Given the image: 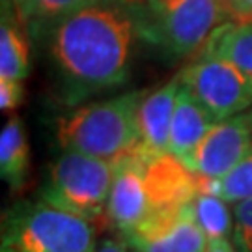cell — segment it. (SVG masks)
Here are the masks:
<instances>
[{
  "label": "cell",
  "instance_id": "ba28073f",
  "mask_svg": "<svg viewBox=\"0 0 252 252\" xmlns=\"http://www.w3.org/2000/svg\"><path fill=\"white\" fill-rule=\"evenodd\" d=\"M251 146L252 127L249 112L217 122L200 142L190 172L207 180L222 178L243 159Z\"/></svg>",
  "mask_w": 252,
  "mask_h": 252
},
{
  "label": "cell",
  "instance_id": "7a4b0ae2",
  "mask_svg": "<svg viewBox=\"0 0 252 252\" xmlns=\"http://www.w3.org/2000/svg\"><path fill=\"white\" fill-rule=\"evenodd\" d=\"M142 92H129L73 110L56 124V138L63 150L116 162L135 153L140 142L138 107Z\"/></svg>",
  "mask_w": 252,
  "mask_h": 252
},
{
  "label": "cell",
  "instance_id": "8fae6325",
  "mask_svg": "<svg viewBox=\"0 0 252 252\" xmlns=\"http://www.w3.org/2000/svg\"><path fill=\"white\" fill-rule=\"evenodd\" d=\"M180 88L181 81L178 75L140 101L138 107L140 142L136 146L135 155L142 159H155L170 153V126Z\"/></svg>",
  "mask_w": 252,
  "mask_h": 252
},
{
  "label": "cell",
  "instance_id": "9c48e42d",
  "mask_svg": "<svg viewBox=\"0 0 252 252\" xmlns=\"http://www.w3.org/2000/svg\"><path fill=\"white\" fill-rule=\"evenodd\" d=\"M150 215L146 194L144 161L131 153L114 162V181L108 196V222L126 235Z\"/></svg>",
  "mask_w": 252,
  "mask_h": 252
},
{
  "label": "cell",
  "instance_id": "277c9868",
  "mask_svg": "<svg viewBox=\"0 0 252 252\" xmlns=\"http://www.w3.org/2000/svg\"><path fill=\"white\" fill-rule=\"evenodd\" d=\"M114 181V162L65 150L49 170L41 196L92 224L108 220L107 206Z\"/></svg>",
  "mask_w": 252,
  "mask_h": 252
},
{
  "label": "cell",
  "instance_id": "5b68a950",
  "mask_svg": "<svg viewBox=\"0 0 252 252\" xmlns=\"http://www.w3.org/2000/svg\"><path fill=\"white\" fill-rule=\"evenodd\" d=\"M180 81L206 105L217 122L252 107V81L234 63L213 54H202L180 73Z\"/></svg>",
  "mask_w": 252,
  "mask_h": 252
},
{
  "label": "cell",
  "instance_id": "ffe728a7",
  "mask_svg": "<svg viewBox=\"0 0 252 252\" xmlns=\"http://www.w3.org/2000/svg\"><path fill=\"white\" fill-rule=\"evenodd\" d=\"M23 84L21 81H6L0 79V108L4 112L17 108L23 103Z\"/></svg>",
  "mask_w": 252,
  "mask_h": 252
},
{
  "label": "cell",
  "instance_id": "3957f363",
  "mask_svg": "<svg viewBox=\"0 0 252 252\" xmlns=\"http://www.w3.org/2000/svg\"><path fill=\"white\" fill-rule=\"evenodd\" d=\"M95 226L47 202L13 209L2 230V252H95Z\"/></svg>",
  "mask_w": 252,
  "mask_h": 252
},
{
  "label": "cell",
  "instance_id": "7402d4cb",
  "mask_svg": "<svg viewBox=\"0 0 252 252\" xmlns=\"http://www.w3.org/2000/svg\"><path fill=\"white\" fill-rule=\"evenodd\" d=\"M206 252H237V249L226 237H220V239H209Z\"/></svg>",
  "mask_w": 252,
  "mask_h": 252
},
{
  "label": "cell",
  "instance_id": "44dd1931",
  "mask_svg": "<svg viewBox=\"0 0 252 252\" xmlns=\"http://www.w3.org/2000/svg\"><path fill=\"white\" fill-rule=\"evenodd\" d=\"M95 252H127V243L122 239H105L95 247Z\"/></svg>",
  "mask_w": 252,
  "mask_h": 252
},
{
  "label": "cell",
  "instance_id": "7c38bea8",
  "mask_svg": "<svg viewBox=\"0 0 252 252\" xmlns=\"http://www.w3.org/2000/svg\"><path fill=\"white\" fill-rule=\"evenodd\" d=\"M215 124L217 118L207 110L206 105L181 84L170 126V155L190 170L200 142Z\"/></svg>",
  "mask_w": 252,
  "mask_h": 252
},
{
  "label": "cell",
  "instance_id": "e0dca14e",
  "mask_svg": "<svg viewBox=\"0 0 252 252\" xmlns=\"http://www.w3.org/2000/svg\"><path fill=\"white\" fill-rule=\"evenodd\" d=\"M194 213L207 241L228 237L232 230V215L226 206V200L211 192H198V196L194 198Z\"/></svg>",
  "mask_w": 252,
  "mask_h": 252
},
{
  "label": "cell",
  "instance_id": "603a6c76",
  "mask_svg": "<svg viewBox=\"0 0 252 252\" xmlns=\"http://www.w3.org/2000/svg\"><path fill=\"white\" fill-rule=\"evenodd\" d=\"M239 15H252V0H226Z\"/></svg>",
  "mask_w": 252,
  "mask_h": 252
},
{
  "label": "cell",
  "instance_id": "4fadbf2b",
  "mask_svg": "<svg viewBox=\"0 0 252 252\" xmlns=\"http://www.w3.org/2000/svg\"><path fill=\"white\" fill-rule=\"evenodd\" d=\"M204 53L234 63L252 81V21L219 25L207 39Z\"/></svg>",
  "mask_w": 252,
  "mask_h": 252
},
{
  "label": "cell",
  "instance_id": "8992f818",
  "mask_svg": "<svg viewBox=\"0 0 252 252\" xmlns=\"http://www.w3.org/2000/svg\"><path fill=\"white\" fill-rule=\"evenodd\" d=\"M155 36L176 56L198 49L222 19L220 0H148Z\"/></svg>",
  "mask_w": 252,
  "mask_h": 252
},
{
  "label": "cell",
  "instance_id": "2e32d148",
  "mask_svg": "<svg viewBox=\"0 0 252 252\" xmlns=\"http://www.w3.org/2000/svg\"><path fill=\"white\" fill-rule=\"evenodd\" d=\"M198 183L200 192H211L226 202L239 204L245 200H252V146L243 159L222 178L207 180L198 176Z\"/></svg>",
  "mask_w": 252,
  "mask_h": 252
},
{
  "label": "cell",
  "instance_id": "d6986e66",
  "mask_svg": "<svg viewBox=\"0 0 252 252\" xmlns=\"http://www.w3.org/2000/svg\"><path fill=\"white\" fill-rule=\"evenodd\" d=\"M234 245L239 252H252V200L234 207Z\"/></svg>",
  "mask_w": 252,
  "mask_h": 252
},
{
  "label": "cell",
  "instance_id": "6da1fadb",
  "mask_svg": "<svg viewBox=\"0 0 252 252\" xmlns=\"http://www.w3.org/2000/svg\"><path fill=\"white\" fill-rule=\"evenodd\" d=\"M133 39V19L112 2L58 21L51 51L71 88L73 99L124 84L129 77Z\"/></svg>",
  "mask_w": 252,
  "mask_h": 252
},
{
  "label": "cell",
  "instance_id": "52a82bcc",
  "mask_svg": "<svg viewBox=\"0 0 252 252\" xmlns=\"http://www.w3.org/2000/svg\"><path fill=\"white\" fill-rule=\"evenodd\" d=\"M122 237L136 252L207 251V237L196 220L194 202L146 217L133 232Z\"/></svg>",
  "mask_w": 252,
  "mask_h": 252
},
{
  "label": "cell",
  "instance_id": "9a60e30c",
  "mask_svg": "<svg viewBox=\"0 0 252 252\" xmlns=\"http://www.w3.org/2000/svg\"><path fill=\"white\" fill-rule=\"evenodd\" d=\"M30 71L28 45L13 21L2 15L0 25V79L25 81Z\"/></svg>",
  "mask_w": 252,
  "mask_h": 252
},
{
  "label": "cell",
  "instance_id": "5bb4252c",
  "mask_svg": "<svg viewBox=\"0 0 252 252\" xmlns=\"http://www.w3.org/2000/svg\"><path fill=\"white\" fill-rule=\"evenodd\" d=\"M30 148L25 126L19 118H11L0 135V174L11 189H21L28 178Z\"/></svg>",
  "mask_w": 252,
  "mask_h": 252
},
{
  "label": "cell",
  "instance_id": "30bf717a",
  "mask_svg": "<svg viewBox=\"0 0 252 252\" xmlns=\"http://www.w3.org/2000/svg\"><path fill=\"white\" fill-rule=\"evenodd\" d=\"M142 161H144V181L150 215L190 204L198 196V176L190 172L174 155L166 153L155 159H142Z\"/></svg>",
  "mask_w": 252,
  "mask_h": 252
},
{
  "label": "cell",
  "instance_id": "cb8c5ba5",
  "mask_svg": "<svg viewBox=\"0 0 252 252\" xmlns=\"http://www.w3.org/2000/svg\"><path fill=\"white\" fill-rule=\"evenodd\" d=\"M249 118H251V127H252V112H249Z\"/></svg>",
  "mask_w": 252,
  "mask_h": 252
},
{
  "label": "cell",
  "instance_id": "484cf974",
  "mask_svg": "<svg viewBox=\"0 0 252 252\" xmlns=\"http://www.w3.org/2000/svg\"><path fill=\"white\" fill-rule=\"evenodd\" d=\"M133 252H136V251H133Z\"/></svg>",
  "mask_w": 252,
  "mask_h": 252
},
{
  "label": "cell",
  "instance_id": "d4e9b609",
  "mask_svg": "<svg viewBox=\"0 0 252 252\" xmlns=\"http://www.w3.org/2000/svg\"><path fill=\"white\" fill-rule=\"evenodd\" d=\"M13 2H15V4H17V6H19V4H21V2H23V0H13Z\"/></svg>",
  "mask_w": 252,
  "mask_h": 252
},
{
  "label": "cell",
  "instance_id": "ac0fdd59",
  "mask_svg": "<svg viewBox=\"0 0 252 252\" xmlns=\"http://www.w3.org/2000/svg\"><path fill=\"white\" fill-rule=\"evenodd\" d=\"M112 0H23L19 4V13L27 21H62L67 15L82 11L97 4H107Z\"/></svg>",
  "mask_w": 252,
  "mask_h": 252
}]
</instances>
